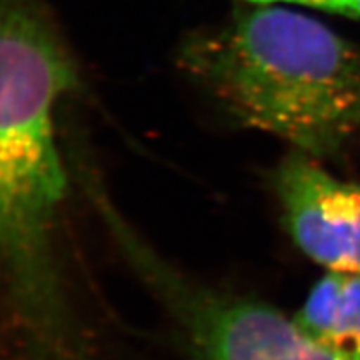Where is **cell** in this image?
Masks as SVG:
<instances>
[{"label":"cell","instance_id":"cell-4","mask_svg":"<svg viewBox=\"0 0 360 360\" xmlns=\"http://www.w3.org/2000/svg\"><path fill=\"white\" fill-rule=\"evenodd\" d=\"M282 220L294 244L326 272L360 274V182L292 152L274 175Z\"/></svg>","mask_w":360,"mask_h":360},{"label":"cell","instance_id":"cell-3","mask_svg":"<svg viewBox=\"0 0 360 360\" xmlns=\"http://www.w3.org/2000/svg\"><path fill=\"white\" fill-rule=\"evenodd\" d=\"M94 200L130 267L175 319L197 360H360V352L315 340L272 305L192 281L159 257L105 197Z\"/></svg>","mask_w":360,"mask_h":360},{"label":"cell","instance_id":"cell-1","mask_svg":"<svg viewBox=\"0 0 360 360\" xmlns=\"http://www.w3.org/2000/svg\"><path fill=\"white\" fill-rule=\"evenodd\" d=\"M77 80L40 8L30 0H0V257L37 360H87L56 255L67 191L56 110Z\"/></svg>","mask_w":360,"mask_h":360},{"label":"cell","instance_id":"cell-6","mask_svg":"<svg viewBox=\"0 0 360 360\" xmlns=\"http://www.w3.org/2000/svg\"><path fill=\"white\" fill-rule=\"evenodd\" d=\"M250 4H281L337 13L360 22V0H247Z\"/></svg>","mask_w":360,"mask_h":360},{"label":"cell","instance_id":"cell-2","mask_svg":"<svg viewBox=\"0 0 360 360\" xmlns=\"http://www.w3.org/2000/svg\"><path fill=\"white\" fill-rule=\"evenodd\" d=\"M180 65L238 124L322 160L360 134V51L281 4L242 8L188 39Z\"/></svg>","mask_w":360,"mask_h":360},{"label":"cell","instance_id":"cell-5","mask_svg":"<svg viewBox=\"0 0 360 360\" xmlns=\"http://www.w3.org/2000/svg\"><path fill=\"white\" fill-rule=\"evenodd\" d=\"M295 321L328 347L360 352V274H323L310 289Z\"/></svg>","mask_w":360,"mask_h":360}]
</instances>
